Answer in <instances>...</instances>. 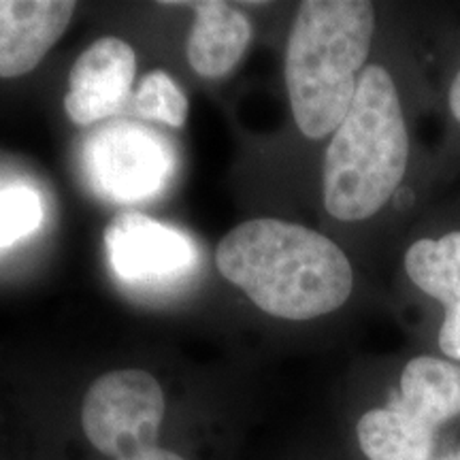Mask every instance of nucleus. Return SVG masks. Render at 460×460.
Returning a JSON list of instances; mask_svg holds the SVG:
<instances>
[{"mask_svg": "<svg viewBox=\"0 0 460 460\" xmlns=\"http://www.w3.org/2000/svg\"><path fill=\"white\" fill-rule=\"evenodd\" d=\"M164 393L143 369L105 373L92 384L82 407V427L101 454L124 458L158 446Z\"/></svg>", "mask_w": 460, "mask_h": 460, "instance_id": "obj_4", "label": "nucleus"}, {"mask_svg": "<svg viewBox=\"0 0 460 460\" xmlns=\"http://www.w3.org/2000/svg\"><path fill=\"white\" fill-rule=\"evenodd\" d=\"M410 137L390 73L362 68L348 115L332 132L324 158V207L341 222L376 216L407 171Z\"/></svg>", "mask_w": 460, "mask_h": 460, "instance_id": "obj_3", "label": "nucleus"}, {"mask_svg": "<svg viewBox=\"0 0 460 460\" xmlns=\"http://www.w3.org/2000/svg\"><path fill=\"white\" fill-rule=\"evenodd\" d=\"M135 75L137 56L128 43L115 37L94 41L68 73V118L84 128L113 118L128 102Z\"/></svg>", "mask_w": 460, "mask_h": 460, "instance_id": "obj_7", "label": "nucleus"}, {"mask_svg": "<svg viewBox=\"0 0 460 460\" xmlns=\"http://www.w3.org/2000/svg\"><path fill=\"white\" fill-rule=\"evenodd\" d=\"M450 109L454 118L460 122V73L454 77L452 88H450Z\"/></svg>", "mask_w": 460, "mask_h": 460, "instance_id": "obj_17", "label": "nucleus"}, {"mask_svg": "<svg viewBox=\"0 0 460 460\" xmlns=\"http://www.w3.org/2000/svg\"><path fill=\"white\" fill-rule=\"evenodd\" d=\"M105 245L115 275L135 284L177 279L197 261L186 234L139 211L115 216L107 226Z\"/></svg>", "mask_w": 460, "mask_h": 460, "instance_id": "obj_6", "label": "nucleus"}, {"mask_svg": "<svg viewBox=\"0 0 460 460\" xmlns=\"http://www.w3.org/2000/svg\"><path fill=\"white\" fill-rule=\"evenodd\" d=\"M43 220V205L31 188L0 190V250L34 233Z\"/></svg>", "mask_w": 460, "mask_h": 460, "instance_id": "obj_14", "label": "nucleus"}, {"mask_svg": "<svg viewBox=\"0 0 460 460\" xmlns=\"http://www.w3.org/2000/svg\"><path fill=\"white\" fill-rule=\"evenodd\" d=\"M118 460H186V458H181L180 454H175L171 450H163V447L156 446V447H149V450L130 454V456H124Z\"/></svg>", "mask_w": 460, "mask_h": 460, "instance_id": "obj_16", "label": "nucleus"}, {"mask_svg": "<svg viewBox=\"0 0 460 460\" xmlns=\"http://www.w3.org/2000/svg\"><path fill=\"white\" fill-rule=\"evenodd\" d=\"M405 269L424 295L444 307L460 296V230L441 239H420L405 254Z\"/></svg>", "mask_w": 460, "mask_h": 460, "instance_id": "obj_12", "label": "nucleus"}, {"mask_svg": "<svg viewBox=\"0 0 460 460\" xmlns=\"http://www.w3.org/2000/svg\"><path fill=\"white\" fill-rule=\"evenodd\" d=\"M439 348L446 356L460 360V296L446 307V318L439 331Z\"/></svg>", "mask_w": 460, "mask_h": 460, "instance_id": "obj_15", "label": "nucleus"}, {"mask_svg": "<svg viewBox=\"0 0 460 460\" xmlns=\"http://www.w3.org/2000/svg\"><path fill=\"white\" fill-rule=\"evenodd\" d=\"M135 107L147 119L171 128H183L188 119V99L180 84L164 71H154L143 77L135 94Z\"/></svg>", "mask_w": 460, "mask_h": 460, "instance_id": "obj_13", "label": "nucleus"}, {"mask_svg": "<svg viewBox=\"0 0 460 460\" xmlns=\"http://www.w3.org/2000/svg\"><path fill=\"white\" fill-rule=\"evenodd\" d=\"M88 166L96 188L109 199H149L163 190L172 158L166 141L137 122H109L94 132L88 147Z\"/></svg>", "mask_w": 460, "mask_h": 460, "instance_id": "obj_5", "label": "nucleus"}, {"mask_svg": "<svg viewBox=\"0 0 460 460\" xmlns=\"http://www.w3.org/2000/svg\"><path fill=\"white\" fill-rule=\"evenodd\" d=\"M216 264L264 314L314 320L348 301L354 271L348 256L318 230L275 217L239 224L220 241Z\"/></svg>", "mask_w": 460, "mask_h": 460, "instance_id": "obj_1", "label": "nucleus"}, {"mask_svg": "<svg viewBox=\"0 0 460 460\" xmlns=\"http://www.w3.org/2000/svg\"><path fill=\"white\" fill-rule=\"evenodd\" d=\"M356 433L369 460H430L435 446V429L394 405L367 411Z\"/></svg>", "mask_w": 460, "mask_h": 460, "instance_id": "obj_11", "label": "nucleus"}, {"mask_svg": "<svg viewBox=\"0 0 460 460\" xmlns=\"http://www.w3.org/2000/svg\"><path fill=\"white\" fill-rule=\"evenodd\" d=\"M390 405L429 427H441L460 416V367L433 356H418L402 369L399 396Z\"/></svg>", "mask_w": 460, "mask_h": 460, "instance_id": "obj_10", "label": "nucleus"}, {"mask_svg": "<svg viewBox=\"0 0 460 460\" xmlns=\"http://www.w3.org/2000/svg\"><path fill=\"white\" fill-rule=\"evenodd\" d=\"M376 9L365 0H307L286 48V88L307 139L332 135L352 107L358 71L369 56Z\"/></svg>", "mask_w": 460, "mask_h": 460, "instance_id": "obj_2", "label": "nucleus"}, {"mask_svg": "<svg viewBox=\"0 0 460 460\" xmlns=\"http://www.w3.org/2000/svg\"><path fill=\"white\" fill-rule=\"evenodd\" d=\"M73 0H0V79L34 71L71 24Z\"/></svg>", "mask_w": 460, "mask_h": 460, "instance_id": "obj_8", "label": "nucleus"}, {"mask_svg": "<svg viewBox=\"0 0 460 460\" xmlns=\"http://www.w3.org/2000/svg\"><path fill=\"white\" fill-rule=\"evenodd\" d=\"M172 4L192 7L197 13L186 45L190 66L205 79L224 77L233 71L252 41V24L243 11L222 0Z\"/></svg>", "mask_w": 460, "mask_h": 460, "instance_id": "obj_9", "label": "nucleus"}]
</instances>
